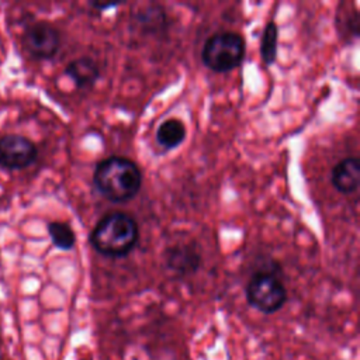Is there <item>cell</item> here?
<instances>
[{
  "label": "cell",
  "mask_w": 360,
  "mask_h": 360,
  "mask_svg": "<svg viewBox=\"0 0 360 360\" xmlns=\"http://www.w3.org/2000/svg\"><path fill=\"white\" fill-rule=\"evenodd\" d=\"M187 136L186 125L179 118H169L163 121L156 129V141L165 149H176Z\"/></svg>",
  "instance_id": "obj_10"
},
{
  "label": "cell",
  "mask_w": 360,
  "mask_h": 360,
  "mask_svg": "<svg viewBox=\"0 0 360 360\" xmlns=\"http://www.w3.org/2000/svg\"><path fill=\"white\" fill-rule=\"evenodd\" d=\"M139 240L136 221L125 212H110L98 219L90 232L89 242L93 249L107 257L129 255Z\"/></svg>",
  "instance_id": "obj_2"
},
{
  "label": "cell",
  "mask_w": 360,
  "mask_h": 360,
  "mask_svg": "<svg viewBox=\"0 0 360 360\" xmlns=\"http://www.w3.org/2000/svg\"><path fill=\"white\" fill-rule=\"evenodd\" d=\"M38 158L37 145L27 136L7 134L0 136V167L8 172L22 170Z\"/></svg>",
  "instance_id": "obj_6"
},
{
  "label": "cell",
  "mask_w": 360,
  "mask_h": 360,
  "mask_svg": "<svg viewBox=\"0 0 360 360\" xmlns=\"http://www.w3.org/2000/svg\"><path fill=\"white\" fill-rule=\"evenodd\" d=\"M65 73L80 90H90L100 79V68L97 62L90 56H80L73 59L66 65Z\"/></svg>",
  "instance_id": "obj_9"
},
{
  "label": "cell",
  "mask_w": 360,
  "mask_h": 360,
  "mask_svg": "<svg viewBox=\"0 0 360 360\" xmlns=\"http://www.w3.org/2000/svg\"><path fill=\"white\" fill-rule=\"evenodd\" d=\"M121 3H107V4H101V3H91L93 7H96L97 10L103 11V10H107V8H114V7H118Z\"/></svg>",
  "instance_id": "obj_15"
},
{
  "label": "cell",
  "mask_w": 360,
  "mask_h": 360,
  "mask_svg": "<svg viewBox=\"0 0 360 360\" xmlns=\"http://www.w3.org/2000/svg\"><path fill=\"white\" fill-rule=\"evenodd\" d=\"M135 20L143 32H159L167 27V15L165 10L156 4L141 10Z\"/></svg>",
  "instance_id": "obj_11"
},
{
  "label": "cell",
  "mask_w": 360,
  "mask_h": 360,
  "mask_svg": "<svg viewBox=\"0 0 360 360\" xmlns=\"http://www.w3.org/2000/svg\"><path fill=\"white\" fill-rule=\"evenodd\" d=\"M165 264L177 276H190L201 266V253L194 243H177L166 249Z\"/></svg>",
  "instance_id": "obj_7"
},
{
  "label": "cell",
  "mask_w": 360,
  "mask_h": 360,
  "mask_svg": "<svg viewBox=\"0 0 360 360\" xmlns=\"http://www.w3.org/2000/svg\"><path fill=\"white\" fill-rule=\"evenodd\" d=\"M97 191L111 202L132 200L142 186L139 166L124 156H110L100 160L93 173Z\"/></svg>",
  "instance_id": "obj_1"
},
{
  "label": "cell",
  "mask_w": 360,
  "mask_h": 360,
  "mask_svg": "<svg viewBox=\"0 0 360 360\" xmlns=\"http://www.w3.org/2000/svg\"><path fill=\"white\" fill-rule=\"evenodd\" d=\"M278 28L274 21H269L260 37V56L264 65L270 66L277 59Z\"/></svg>",
  "instance_id": "obj_12"
},
{
  "label": "cell",
  "mask_w": 360,
  "mask_h": 360,
  "mask_svg": "<svg viewBox=\"0 0 360 360\" xmlns=\"http://www.w3.org/2000/svg\"><path fill=\"white\" fill-rule=\"evenodd\" d=\"M245 297L252 308L270 315L284 307L287 301V290L274 273L256 271L245 287Z\"/></svg>",
  "instance_id": "obj_4"
},
{
  "label": "cell",
  "mask_w": 360,
  "mask_h": 360,
  "mask_svg": "<svg viewBox=\"0 0 360 360\" xmlns=\"http://www.w3.org/2000/svg\"><path fill=\"white\" fill-rule=\"evenodd\" d=\"M49 238L53 243L60 250H70L76 245V235L72 226L68 222L63 221H51L46 225Z\"/></svg>",
  "instance_id": "obj_13"
},
{
  "label": "cell",
  "mask_w": 360,
  "mask_h": 360,
  "mask_svg": "<svg viewBox=\"0 0 360 360\" xmlns=\"http://www.w3.org/2000/svg\"><path fill=\"white\" fill-rule=\"evenodd\" d=\"M245 39L233 31H222L211 35L202 45L201 60L215 73H228L239 68L245 58Z\"/></svg>",
  "instance_id": "obj_3"
},
{
  "label": "cell",
  "mask_w": 360,
  "mask_h": 360,
  "mask_svg": "<svg viewBox=\"0 0 360 360\" xmlns=\"http://www.w3.org/2000/svg\"><path fill=\"white\" fill-rule=\"evenodd\" d=\"M336 30L340 35L353 37L359 35V11L354 7L353 10H343L342 6L336 10Z\"/></svg>",
  "instance_id": "obj_14"
},
{
  "label": "cell",
  "mask_w": 360,
  "mask_h": 360,
  "mask_svg": "<svg viewBox=\"0 0 360 360\" xmlns=\"http://www.w3.org/2000/svg\"><path fill=\"white\" fill-rule=\"evenodd\" d=\"M25 51L38 60L52 59L60 46L59 31L48 21H35L30 24L22 34Z\"/></svg>",
  "instance_id": "obj_5"
},
{
  "label": "cell",
  "mask_w": 360,
  "mask_h": 360,
  "mask_svg": "<svg viewBox=\"0 0 360 360\" xmlns=\"http://www.w3.org/2000/svg\"><path fill=\"white\" fill-rule=\"evenodd\" d=\"M332 186L340 194H352L360 186V162L356 156L345 158L338 162L330 174Z\"/></svg>",
  "instance_id": "obj_8"
}]
</instances>
